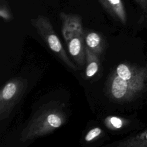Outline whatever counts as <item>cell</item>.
<instances>
[{"mask_svg": "<svg viewBox=\"0 0 147 147\" xmlns=\"http://www.w3.org/2000/svg\"><path fill=\"white\" fill-rule=\"evenodd\" d=\"M63 105L52 101L42 105L35 113L20 134V141L25 142L49 134L66 122Z\"/></svg>", "mask_w": 147, "mask_h": 147, "instance_id": "1", "label": "cell"}, {"mask_svg": "<svg viewBox=\"0 0 147 147\" xmlns=\"http://www.w3.org/2000/svg\"><path fill=\"white\" fill-rule=\"evenodd\" d=\"M31 24L49 49L67 66L75 71H76L77 67L67 56L49 18L46 16L39 15L36 18L31 19Z\"/></svg>", "mask_w": 147, "mask_h": 147, "instance_id": "2", "label": "cell"}, {"mask_svg": "<svg viewBox=\"0 0 147 147\" xmlns=\"http://www.w3.org/2000/svg\"><path fill=\"white\" fill-rule=\"evenodd\" d=\"M27 86V80L19 77L10 80L2 87L0 91L1 120L9 117L25 93Z\"/></svg>", "mask_w": 147, "mask_h": 147, "instance_id": "3", "label": "cell"}, {"mask_svg": "<svg viewBox=\"0 0 147 147\" xmlns=\"http://www.w3.org/2000/svg\"><path fill=\"white\" fill-rule=\"evenodd\" d=\"M59 16L62 23V35L67 44L76 36H84L82 20L79 15L61 12Z\"/></svg>", "mask_w": 147, "mask_h": 147, "instance_id": "4", "label": "cell"}, {"mask_svg": "<svg viewBox=\"0 0 147 147\" xmlns=\"http://www.w3.org/2000/svg\"><path fill=\"white\" fill-rule=\"evenodd\" d=\"M84 36H76L67 43L68 52L78 64L82 66L86 61Z\"/></svg>", "mask_w": 147, "mask_h": 147, "instance_id": "5", "label": "cell"}, {"mask_svg": "<svg viewBox=\"0 0 147 147\" xmlns=\"http://www.w3.org/2000/svg\"><path fill=\"white\" fill-rule=\"evenodd\" d=\"M98 1L110 14L121 22H125L126 15L121 0H98Z\"/></svg>", "mask_w": 147, "mask_h": 147, "instance_id": "6", "label": "cell"}, {"mask_svg": "<svg viewBox=\"0 0 147 147\" xmlns=\"http://www.w3.org/2000/svg\"><path fill=\"white\" fill-rule=\"evenodd\" d=\"M86 46L94 53L99 56L104 48V42L102 36L97 32L91 31L84 33Z\"/></svg>", "mask_w": 147, "mask_h": 147, "instance_id": "7", "label": "cell"}, {"mask_svg": "<svg viewBox=\"0 0 147 147\" xmlns=\"http://www.w3.org/2000/svg\"><path fill=\"white\" fill-rule=\"evenodd\" d=\"M86 56L87 64L86 68V75L87 78H91L94 76L99 70V56L92 52L86 46Z\"/></svg>", "mask_w": 147, "mask_h": 147, "instance_id": "8", "label": "cell"}, {"mask_svg": "<svg viewBox=\"0 0 147 147\" xmlns=\"http://www.w3.org/2000/svg\"><path fill=\"white\" fill-rule=\"evenodd\" d=\"M104 123L105 126L110 129H119L123 125L122 121L120 118L114 116H109L106 117L104 120Z\"/></svg>", "mask_w": 147, "mask_h": 147, "instance_id": "9", "label": "cell"}, {"mask_svg": "<svg viewBox=\"0 0 147 147\" xmlns=\"http://www.w3.org/2000/svg\"><path fill=\"white\" fill-rule=\"evenodd\" d=\"M0 17L5 21H10L13 19L10 8L5 0H1Z\"/></svg>", "mask_w": 147, "mask_h": 147, "instance_id": "10", "label": "cell"}, {"mask_svg": "<svg viewBox=\"0 0 147 147\" xmlns=\"http://www.w3.org/2000/svg\"><path fill=\"white\" fill-rule=\"evenodd\" d=\"M115 74L125 80H129L131 76L130 70L126 65L123 64H121L117 67Z\"/></svg>", "mask_w": 147, "mask_h": 147, "instance_id": "11", "label": "cell"}, {"mask_svg": "<svg viewBox=\"0 0 147 147\" xmlns=\"http://www.w3.org/2000/svg\"><path fill=\"white\" fill-rule=\"evenodd\" d=\"M102 130L99 127H94L91 129L85 136L84 140L86 142H91L99 137L102 133Z\"/></svg>", "mask_w": 147, "mask_h": 147, "instance_id": "12", "label": "cell"}, {"mask_svg": "<svg viewBox=\"0 0 147 147\" xmlns=\"http://www.w3.org/2000/svg\"><path fill=\"white\" fill-rule=\"evenodd\" d=\"M146 138H147V135H146Z\"/></svg>", "mask_w": 147, "mask_h": 147, "instance_id": "13", "label": "cell"}]
</instances>
